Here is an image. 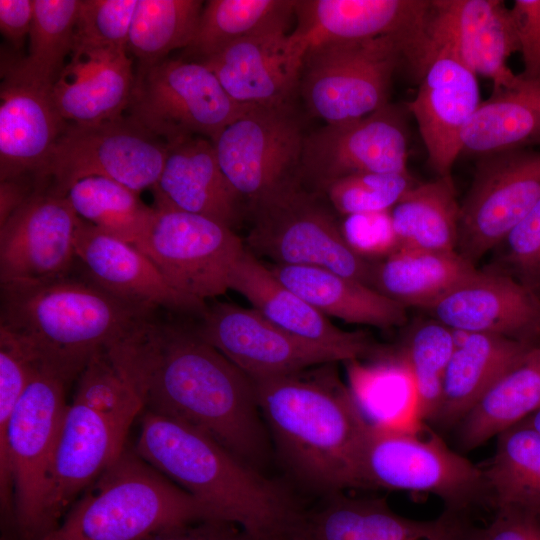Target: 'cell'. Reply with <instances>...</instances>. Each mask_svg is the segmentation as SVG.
<instances>
[{"instance_id": "6da1fadb", "label": "cell", "mask_w": 540, "mask_h": 540, "mask_svg": "<svg viewBox=\"0 0 540 540\" xmlns=\"http://www.w3.org/2000/svg\"><path fill=\"white\" fill-rule=\"evenodd\" d=\"M106 349L144 410L206 433L260 471L269 445L255 384L195 326L153 312Z\"/></svg>"}, {"instance_id": "7a4b0ae2", "label": "cell", "mask_w": 540, "mask_h": 540, "mask_svg": "<svg viewBox=\"0 0 540 540\" xmlns=\"http://www.w3.org/2000/svg\"><path fill=\"white\" fill-rule=\"evenodd\" d=\"M334 363L253 381L282 460L327 495L362 487L361 455L372 425Z\"/></svg>"}, {"instance_id": "3957f363", "label": "cell", "mask_w": 540, "mask_h": 540, "mask_svg": "<svg viewBox=\"0 0 540 540\" xmlns=\"http://www.w3.org/2000/svg\"><path fill=\"white\" fill-rule=\"evenodd\" d=\"M135 451L218 521L257 540H287L299 513L283 490L206 433L143 410Z\"/></svg>"}, {"instance_id": "277c9868", "label": "cell", "mask_w": 540, "mask_h": 540, "mask_svg": "<svg viewBox=\"0 0 540 540\" xmlns=\"http://www.w3.org/2000/svg\"><path fill=\"white\" fill-rule=\"evenodd\" d=\"M73 269V268H72ZM34 281L1 283L0 328L18 339L35 363L70 382L94 353L156 312L126 302L83 269Z\"/></svg>"}, {"instance_id": "5b68a950", "label": "cell", "mask_w": 540, "mask_h": 540, "mask_svg": "<svg viewBox=\"0 0 540 540\" xmlns=\"http://www.w3.org/2000/svg\"><path fill=\"white\" fill-rule=\"evenodd\" d=\"M208 520L204 504L125 446L39 540H147Z\"/></svg>"}, {"instance_id": "8992f818", "label": "cell", "mask_w": 540, "mask_h": 540, "mask_svg": "<svg viewBox=\"0 0 540 540\" xmlns=\"http://www.w3.org/2000/svg\"><path fill=\"white\" fill-rule=\"evenodd\" d=\"M70 381L37 365L7 427L0 433V494L4 517L20 540L44 533L47 472L67 404Z\"/></svg>"}, {"instance_id": "52a82bcc", "label": "cell", "mask_w": 540, "mask_h": 540, "mask_svg": "<svg viewBox=\"0 0 540 540\" xmlns=\"http://www.w3.org/2000/svg\"><path fill=\"white\" fill-rule=\"evenodd\" d=\"M320 195L300 183L251 204L247 249L274 264L321 267L372 287L375 263L350 248Z\"/></svg>"}, {"instance_id": "ba28073f", "label": "cell", "mask_w": 540, "mask_h": 540, "mask_svg": "<svg viewBox=\"0 0 540 540\" xmlns=\"http://www.w3.org/2000/svg\"><path fill=\"white\" fill-rule=\"evenodd\" d=\"M250 107L235 102L204 64L165 58L139 64L127 117L164 143L214 138Z\"/></svg>"}, {"instance_id": "9c48e42d", "label": "cell", "mask_w": 540, "mask_h": 540, "mask_svg": "<svg viewBox=\"0 0 540 540\" xmlns=\"http://www.w3.org/2000/svg\"><path fill=\"white\" fill-rule=\"evenodd\" d=\"M405 37L385 35L308 49L299 93L326 124L359 119L389 104L392 78L404 61Z\"/></svg>"}, {"instance_id": "30bf717a", "label": "cell", "mask_w": 540, "mask_h": 540, "mask_svg": "<svg viewBox=\"0 0 540 540\" xmlns=\"http://www.w3.org/2000/svg\"><path fill=\"white\" fill-rule=\"evenodd\" d=\"M166 155V143L125 115L91 126L67 123L33 181L36 190L65 196L75 182L99 176L140 194L156 184Z\"/></svg>"}, {"instance_id": "8fae6325", "label": "cell", "mask_w": 540, "mask_h": 540, "mask_svg": "<svg viewBox=\"0 0 540 540\" xmlns=\"http://www.w3.org/2000/svg\"><path fill=\"white\" fill-rule=\"evenodd\" d=\"M362 487L427 492L455 513L487 495L482 468L448 448L435 434L372 424L360 462Z\"/></svg>"}, {"instance_id": "7c38bea8", "label": "cell", "mask_w": 540, "mask_h": 540, "mask_svg": "<svg viewBox=\"0 0 540 540\" xmlns=\"http://www.w3.org/2000/svg\"><path fill=\"white\" fill-rule=\"evenodd\" d=\"M518 50L510 9L503 1L430 0L405 46L404 61L417 76L432 56L444 52L491 80L495 91L518 82L519 74L507 63Z\"/></svg>"}, {"instance_id": "4fadbf2b", "label": "cell", "mask_w": 540, "mask_h": 540, "mask_svg": "<svg viewBox=\"0 0 540 540\" xmlns=\"http://www.w3.org/2000/svg\"><path fill=\"white\" fill-rule=\"evenodd\" d=\"M306 133L293 104L252 106L212 140L218 164L250 205L300 184Z\"/></svg>"}, {"instance_id": "5bb4252c", "label": "cell", "mask_w": 540, "mask_h": 540, "mask_svg": "<svg viewBox=\"0 0 540 540\" xmlns=\"http://www.w3.org/2000/svg\"><path fill=\"white\" fill-rule=\"evenodd\" d=\"M133 245L176 291L200 302L228 290L231 269L245 249L233 229L221 222L157 207Z\"/></svg>"}, {"instance_id": "9a60e30c", "label": "cell", "mask_w": 540, "mask_h": 540, "mask_svg": "<svg viewBox=\"0 0 540 540\" xmlns=\"http://www.w3.org/2000/svg\"><path fill=\"white\" fill-rule=\"evenodd\" d=\"M539 201L540 151L518 149L479 157L460 204L457 252L475 265Z\"/></svg>"}, {"instance_id": "2e32d148", "label": "cell", "mask_w": 540, "mask_h": 540, "mask_svg": "<svg viewBox=\"0 0 540 540\" xmlns=\"http://www.w3.org/2000/svg\"><path fill=\"white\" fill-rule=\"evenodd\" d=\"M408 137L399 109L387 104L359 119L325 124L306 135L301 181L321 193L353 174H406Z\"/></svg>"}, {"instance_id": "e0dca14e", "label": "cell", "mask_w": 540, "mask_h": 540, "mask_svg": "<svg viewBox=\"0 0 540 540\" xmlns=\"http://www.w3.org/2000/svg\"><path fill=\"white\" fill-rule=\"evenodd\" d=\"M195 329L252 381L343 361L336 352L283 331L253 308L235 304L206 308Z\"/></svg>"}, {"instance_id": "ac0fdd59", "label": "cell", "mask_w": 540, "mask_h": 540, "mask_svg": "<svg viewBox=\"0 0 540 540\" xmlns=\"http://www.w3.org/2000/svg\"><path fill=\"white\" fill-rule=\"evenodd\" d=\"M128 430L84 404L67 405L47 472L43 536L119 457Z\"/></svg>"}, {"instance_id": "d6986e66", "label": "cell", "mask_w": 540, "mask_h": 540, "mask_svg": "<svg viewBox=\"0 0 540 540\" xmlns=\"http://www.w3.org/2000/svg\"><path fill=\"white\" fill-rule=\"evenodd\" d=\"M77 221L66 196L34 191L0 224V284L69 272L76 261Z\"/></svg>"}, {"instance_id": "ffe728a7", "label": "cell", "mask_w": 540, "mask_h": 540, "mask_svg": "<svg viewBox=\"0 0 540 540\" xmlns=\"http://www.w3.org/2000/svg\"><path fill=\"white\" fill-rule=\"evenodd\" d=\"M425 311L454 332L540 343V295L495 269H477Z\"/></svg>"}, {"instance_id": "44dd1931", "label": "cell", "mask_w": 540, "mask_h": 540, "mask_svg": "<svg viewBox=\"0 0 540 540\" xmlns=\"http://www.w3.org/2000/svg\"><path fill=\"white\" fill-rule=\"evenodd\" d=\"M0 86V180L33 179L67 123L52 87L29 75L20 59H2Z\"/></svg>"}, {"instance_id": "7402d4cb", "label": "cell", "mask_w": 540, "mask_h": 540, "mask_svg": "<svg viewBox=\"0 0 540 540\" xmlns=\"http://www.w3.org/2000/svg\"><path fill=\"white\" fill-rule=\"evenodd\" d=\"M307 51L292 32L278 31L239 40L200 63L235 102L282 106L299 92Z\"/></svg>"}, {"instance_id": "603a6c76", "label": "cell", "mask_w": 540, "mask_h": 540, "mask_svg": "<svg viewBox=\"0 0 540 540\" xmlns=\"http://www.w3.org/2000/svg\"><path fill=\"white\" fill-rule=\"evenodd\" d=\"M417 77L418 92L406 108L416 119L431 168L438 176L451 175L461 154L463 132L482 102L477 75L452 55L440 52Z\"/></svg>"}, {"instance_id": "cb8c5ba5", "label": "cell", "mask_w": 540, "mask_h": 540, "mask_svg": "<svg viewBox=\"0 0 540 540\" xmlns=\"http://www.w3.org/2000/svg\"><path fill=\"white\" fill-rule=\"evenodd\" d=\"M75 255L85 272L112 295L150 311L200 316L204 302L176 291L135 245L107 235L78 218Z\"/></svg>"}, {"instance_id": "d4e9b609", "label": "cell", "mask_w": 540, "mask_h": 540, "mask_svg": "<svg viewBox=\"0 0 540 540\" xmlns=\"http://www.w3.org/2000/svg\"><path fill=\"white\" fill-rule=\"evenodd\" d=\"M469 528L455 513L414 520L394 512L384 499L337 492L312 513L300 514L289 540H466Z\"/></svg>"}, {"instance_id": "484cf974", "label": "cell", "mask_w": 540, "mask_h": 540, "mask_svg": "<svg viewBox=\"0 0 540 540\" xmlns=\"http://www.w3.org/2000/svg\"><path fill=\"white\" fill-rule=\"evenodd\" d=\"M228 289L245 297L263 318L283 331L309 343L328 348L343 361H355L374 351L363 332H348L286 287L248 249L231 269Z\"/></svg>"}, {"instance_id": "4316f807", "label": "cell", "mask_w": 540, "mask_h": 540, "mask_svg": "<svg viewBox=\"0 0 540 540\" xmlns=\"http://www.w3.org/2000/svg\"><path fill=\"white\" fill-rule=\"evenodd\" d=\"M134 77L127 49L75 46L52 86V99L66 123L101 124L124 116Z\"/></svg>"}, {"instance_id": "83f0119b", "label": "cell", "mask_w": 540, "mask_h": 540, "mask_svg": "<svg viewBox=\"0 0 540 540\" xmlns=\"http://www.w3.org/2000/svg\"><path fill=\"white\" fill-rule=\"evenodd\" d=\"M157 208L204 216L232 228L241 198L224 176L211 140L189 137L167 145L160 177L151 189Z\"/></svg>"}, {"instance_id": "f1b7e54d", "label": "cell", "mask_w": 540, "mask_h": 540, "mask_svg": "<svg viewBox=\"0 0 540 540\" xmlns=\"http://www.w3.org/2000/svg\"><path fill=\"white\" fill-rule=\"evenodd\" d=\"M430 0H295L292 32L309 48L385 35L406 39L419 27Z\"/></svg>"}, {"instance_id": "f546056e", "label": "cell", "mask_w": 540, "mask_h": 540, "mask_svg": "<svg viewBox=\"0 0 540 540\" xmlns=\"http://www.w3.org/2000/svg\"><path fill=\"white\" fill-rule=\"evenodd\" d=\"M274 276L323 315L381 329L403 325L406 308L374 288L329 269L273 264Z\"/></svg>"}, {"instance_id": "4dcf8cb0", "label": "cell", "mask_w": 540, "mask_h": 540, "mask_svg": "<svg viewBox=\"0 0 540 540\" xmlns=\"http://www.w3.org/2000/svg\"><path fill=\"white\" fill-rule=\"evenodd\" d=\"M507 337L464 334L448 363L438 415L434 421L447 427L458 424L489 387L531 346Z\"/></svg>"}, {"instance_id": "1f68e13d", "label": "cell", "mask_w": 540, "mask_h": 540, "mask_svg": "<svg viewBox=\"0 0 540 540\" xmlns=\"http://www.w3.org/2000/svg\"><path fill=\"white\" fill-rule=\"evenodd\" d=\"M540 145V77L493 91L467 124L461 154L479 157Z\"/></svg>"}, {"instance_id": "d6a6232c", "label": "cell", "mask_w": 540, "mask_h": 540, "mask_svg": "<svg viewBox=\"0 0 540 540\" xmlns=\"http://www.w3.org/2000/svg\"><path fill=\"white\" fill-rule=\"evenodd\" d=\"M476 270L457 251L397 248L374 264L372 288L405 308L425 310Z\"/></svg>"}, {"instance_id": "836d02e7", "label": "cell", "mask_w": 540, "mask_h": 540, "mask_svg": "<svg viewBox=\"0 0 540 540\" xmlns=\"http://www.w3.org/2000/svg\"><path fill=\"white\" fill-rule=\"evenodd\" d=\"M540 408V343L531 346L458 423L463 450L475 449Z\"/></svg>"}, {"instance_id": "e575fe53", "label": "cell", "mask_w": 540, "mask_h": 540, "mask_svg": "<svg viewBox=\"0 0 540 540\" xmlns=\"http://www.w3.org/2000/svg\"><path fill=\"white\" fill-rule=\"evenodd\" d=\"M390 216L397 248L457 251L460 204L451 175L416 183Z\"/></svg>"}, {"instance_id": "d590c367", "label": "cell", "mask_w": 540, "mask_h": 540, "mask_svg": "<svg viewBox=\"0 0 540 540\" xmlns=\"http://www.w3.org/2000/svg\"><path fill=\"white\" fill-rule=\"evenodd\" d=\"M293 17L295 0H210L183 55L201 62L239 40L288 31Z\"/></svg>"}, {"instance_id": "8d00e7d4", "label": "cell", "mask_w": 540, "mask_h": 540, "mask_svg": "<svg viewBox=\"0 0 540 540\" xmlns=\"http://www.w3.org/2000/svg\"><path fill=\"white\" fill-rule=\"evenodd\" d=\"M482 470L496 510L540 511V434L532 428L518 423L500 433L494 455Z\"/></svg>"}, {"instance_id": "74e56055", "label": "cell", "mask_w": 540, "mask_h": 540, "mask_svg": "<svg viewBox=\"0 0 540 540\" xmlns=\"http://www.w3.org/2000/svg\"><path fill=\"white\" fill-rule=\"evenodd\" d=\"M139 195L111 179L91 176L75 182L65 196L79 219L135 244L154 214V207L143 203Z\"/></svg>"}, {"instance_id": "f35d334b", "label": "cell", "mask_w": 540, "mask_h": 540, "mask_svg": "<svg viewBox=\"0 0 540 540\" xmlns=\"http://www.w3.org/2000/svg\"><path fill=\"white\" fill-rule=\"evenodd\" d=\"M204 6L199 0H137L127 50L139 64L167 58L191 42Z\"/></svg>"}, {"instance_id": "ab89813d", "label": "cell", "mask_w": 540, "mask_h": 540, "mask_svg": "<svg viewBox=\"0 0 540 540\" xmlns=\"http://www.w3.org/2000/svg\"><path fill=\"white\" fill-rule=\"evenodd\" d=\"M454 331L431 319L409 331L399 358L410 375L418 419L434 423L442 400L446 369L456 346Z\"/></svg>"}, {"instance_id": "60d3db41", "label": "cell", "mask_w": 540, "mask_h": 540, "mask_svg": "<svg viewBox=\"0 0 540 540\" xmlns=\"http://www.w3.org/2000/svg\"><path fill=\"white\" fill-rule=\"evenodd\" d=\"M81 0H33L29 52L20 62L36 80L53 86L70 57Z\"/></svg>"}, {"instance_id": "b9f144b4", "label": "cell", "mask_w": 540, "mask_h": 540, "mask_svg": "<svg viewBox=\"0 0 540 540\" xmlns=\"http://www.w3.org/2000/svg\"><path fill=\"white\" fill-rule=\"evenodd\" d=\"M73 401L130 427L144 410L139 396L106 347L92 355L77 378Z\"/></svg>"}, {"instance_id": "7bdbcfd3", "label": "cell", "mask_w": 540, "mask_h": 540, "mask_svg": "<svg viewBox=\"0 0 540 540\" xmlns=\"http://www.w3.org/2000/svg\"><path fill=\"white\" fill-rule=\"evenodd\" d=\"M416 183L410 173H361L331 182L321 194L342 215L375 213L390 211Z\"/></svg>"}, {"instance_id": "ee69618b", "label": "cell", "mask_w": 540, "mask_h": 540, "mask_svg": "<svg viewBox=\"0 0 540 540\" xmlns=\"http://www.w3.org/2000/svg\"><path fill=\"white\" fill-rule=\"evenodd\" d=\"M137 0H81L75 46L127 49Z\"/></svg>"}, {"instance_id": "f6af8a7d", "label": "cell", "mask_w": 540, "mask_h": 540, "mask_svg": "<svg viewBox=\"0 0 540 540\" xmlns=\"http://www.w3.org/2000/svg\"><path fill=\"white\" fill-rule=\"evenodd\" d=\"M494 250L497 261L493 269L540 295V201Z\"/></svg>"}, {"instance_id": "bcb514c9", "label": "cell", "mask_w": 540, "mask_h": 540, "mask_svg": "<svg viewBox=\"0 0 540 540\" xmlns=\"http://www.w3.org/2000/svg\"><path fill=\"white\" fill-rule=\"evenodd\" d=\"M37 364L23 344L0 328V433L28 386Z\"/></svg>"}, {"instance_id": "7dc6e473", "label": "cell", "mask_w": 540, "mask_h": 540, "mask_svg": "<svg viewBox=\"0 0 540 540\" xmlns=\"http://www.w3.org/2000/svg\"><path fill=\"white\" fill-rule=\"evenodd\" d=\"M340 226L350 248L367 260L397 249L390 211L349 215Z\"/></svg>"}, {"instance_id": "c3c4849f", "label": "cell", "mask_w": 540, "mask_h": 540, "mask_svg": "<svg viewBox=\"0 0 540 540\" xmlns=\"http://www.w3.org/2000/svg\"><path fill=\"white\" fill-rule=\"evenodd\" d=\"M510 13L527 79L540 77V0H515Z\"/></svg>"}, {"instance_id": "681fc988", "label": "cell", "mask_w": 540, "mask_h": 540, "mask_svg": "<svg viewBox=\"0 0 540 540\" xmlns=\"http://www.w3.org/2000/svg\"><path fill=\"white\" fill-rule=\"evenodd\" d=\"M466 540H540V511L497 509L483 528H469Z\"/></svg>"}, {"instance_id": "f907efd6", "label": "cell", "mask_w": 540, "mask_h": 540, "mask_svg": "<svg viewBox=\"0 0 540 540\" xmlns=\"http://www.w3.org/2000/svg\"><path fill=\"white\" fill-rule=\"evenodd\" d=\"M147 540H257L238 526L218 520L201 521Z\"/></svg>"}, {"instance_id": "816d5d0a", "label": "cell", "mask_w": 540, "mask_h": 540, "mask_svg": "<svg viewBox=\"0 0 540 540\" xmlns=\"http://www.w3.org/2000/svg\"><path fill=\"white\" fill-rule=\"evenodd\" d=\"M33 16V0H0V30L14 44L29 35Z\"/></svg>"}, {"instance_id": "f5cc1de1", "label": "cell", "mask_w": 540, "mask_h": 540, "mask_svg": "<svg viewBox=\"0 0 540 540\" xmlns=\"http://www.w3.org/2000/svg\"><path fill=\"white\" fill-rule=\"evenodd\" d=\"M540 434V408L520 422Z\"/></svg>"}]
</instances>
